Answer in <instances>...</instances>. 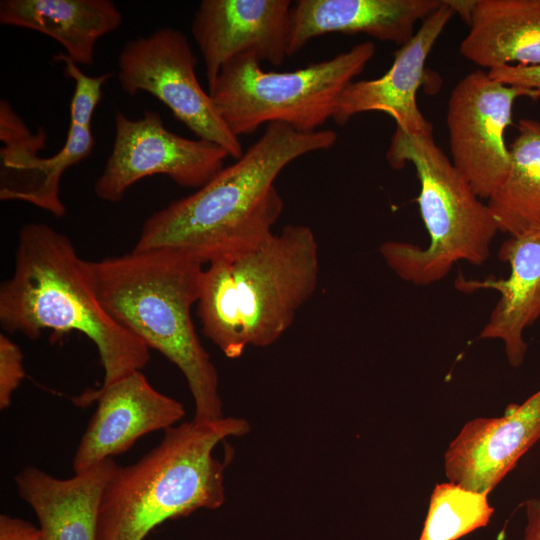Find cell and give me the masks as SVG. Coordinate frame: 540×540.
Masks as SVG:
<instances>
[{
    "mask_svg": "<svg viewBox=\"0 0 540 540\" xmlns=\"http://www.w3.org/2000/svg\"><path fill=\"white\" fill-rule=\"evenodd\" d=\"M54 61L62 62L66 77L74 82V93L70 102V121L92 127V119L102 96V88L113 76L108 72L98 76H89L78 67L65 53H58Z\"/></svg>",
    "mask_w": 540,
    "mask_h": 540,
    "instance_id": "cell-23",
    "label": "cell"
},
{
    "mask_svg": "<svg viewBox=\"0 0 540 540\" xmlns=\"http://www.w3.org/2000/svg\"><path fill=\"white\" fill-rule=\"evenodd\" d=\"M290 0H202L194 13L192 36L205 65L208 85L234 57L252 52L281 65L288 57Z\"/></svg>",
    "mask_w": 540,
    "mask_h": 540,
    "instance_id": "cell-12",
    "label": "cell"
},
{
    "mask_svg": "<svg viewBox=\"0 0 540 540\" xmlns=\"http://www.w3.org/2000/svg\"><path fill=\"white\" fill-rule=\"evenodd\" d=\"M441 5L442 0H299L290 11L287 53L333 32L364 33L401 47L415 34L417 21Z\"/></svg>",
    "mask_w": 540,
    "mask_h": 540,
    "instance_id": "cell-16",
    "label": "cell"
},
{
    "mask_svg": "<svg viewBox=\"0 0 540 540\" xmlns=\"http://www.w3.org/2000/svg\"><path fill=\"white\" fill-rule=\"evenodd\" d=\"M123 15L111 0H1L0 23L34 30L57 41L78 65H92L95 46Z\"/></svg>",
    "mask_w": 540,
    "mask_h": 540,
    "instance_id": "cell-18",
    "label": "cell"
},
{
    "mask_svg": "<svg viewBox=\"0 0 540 540\" xmlns=\"http://www.w3.org/2000/svg\"><path fill=\"white\" fill-rule=\"evenodd\" d=\"M227 157V151L213 142L170 131L156 111L145 110L139 119L118 111L112 151L94 192L103 201L117 203L133 184L157 174L197 190L224 167Z\"/></svg>",
    "mask_w": 540,
    "mask_h": 540,
    "instance_id": "cell-9",
    "label": "cell"
},
{
    "mask_svg": "<svg viewBox=\"0 0 540 540\" xmlns=\"http://www.w3.org/2000/svg\"><path fill=\"white\" fill-rule=\"evenodd\" d=\"M203 265L175 249H133L89 261V270L105 311L183 373L194 400L193 420L213 421L224 417L218 374L191 316Z\"/></svg>",
    "mask_w": 540,
    "mask_h": 540,
    "instance_id": "cell-3",
    "label": "cell"
},
{
    "mask_svg": "<svg viewBox=\"0 0 540 540\" xmlns=\"http://www.w3.org/2000/svg\"><path fill=\"white\" fill-rule=\"evenodd\" d=\"M319 246L310 227L287 225L255 247L203 270L197 301L204 335L239 358L275 343L318 287Z\"/></svg>",
    "mask_w": 540,
    "mask_h": 540,
    "instance_id": "cell-4",
    "label": "cell"
},
{
    "mask_svg": "<svg viewBox=\"0 0 540 540\" xmlns=\"http://www.w3.org/2000/svg\"><path fill=\"white\" fill-rule=\"evenodd\" d=\"M116 466L109 458L66 479L34 466L15 475L18 495L34 511L43 540H96L102 492Z\"/></svg>",
    "mask_w": 540,
    "mask_h": 540,
    "instance_id": "cell-17",
    "label": "cell"
},
{
    "mask_svg": "<svg viewBox=\"0 0 540 540\" xmlns=\"http://www.w3.org/2000/svg\"><path fill=\"white\" fill-rule=\"evenodd\" d=\"M197 58L179 29L161 27L128 40L118 56V80L130 96L147 92L162 102L199 139L243 155L242 145L221 117L196 74Z\"/></svg>",
    "mask_w": 540,
    "mask_h": 540,
    "instance_id": "cell-8",
    "label": "cell"
},
{
    "mask_svg": "<svg viewBox=\"0 0 540 540\" xmlns=\"http://www.w3.org/2000/svg\"><path fill=\"white\" fill-rule=\"evenodd\" d=\"M499 259L510 265L506 279L488 276L468 279L459 274L454 287L463 293L495 290L500 294L480 339H499L512 367L524 361L527 344L524 330L540 317V228L509 236L498 251Z\"/></svg>",
    "mask_w": 540,
    "mask_h": 540,
    "instance_id": "cell-15",
    "label": "cell"
},
{
    "mask_svg": "<svg viewBox=\"0 0 540 540\" xmlns=\"http://www.w3.org/2000/svg\"><path fill=\"white\" fill-rule=\"evenodd\" d=\"M460 53L482 67L540 65V0H474Z\"/></svg>",
    "mask_w": 540,
    "mask_h": 540,
    "instance_id": "cell-20",
    "label": "cell"
},
{
    "mask_svg": "<svg viewBox=\"0 0 540 540\" xmlns=\"http://www.w3.org/2000/svg\"><path fill=\"white\" fill-rule=\"evenodd\" d=\"M540 439V389L500 417L467 422L445 453L449 482L488 495Z\"/></svg>",
    "mask_w": 540,
    "mask_h": 540,
    "instance_id": "cell-13",
    "label": "cell"
},
{
    "mask_svg": "<svg viewBox=\"0 0 540 540\" xmlns=\"http://www.w3.org/2000/svg\"><path fill=\"white\" fill-rule=\"evenodd\" d=\"M336 141L331 129L300 132L282 123L267 124L234 163L148 217L133 249H175L209 264L255 247L274 233L282 213L283 200L274 185L280 173Z\"/></svg>",
    "mask_w": 540,
    "mask_h": 540,
    "instance_id": "cell-1",
    "label": "cell"
},
{
    "mask_svg": "<svg viewBox=\"0 0 540 540\" xmlns=\"http://www.w3.org/2000/svg\"><path fill=\"white\" fill-rule=\"evenodd\" d=\"M242 418L172 426L154 448L117 465L102 492L96 540H144L158 525L225 500L224 463L213 451L224 439L249 432Z\"/></svg>",
    "mask_w": 540,
    "mask_h": 540,
    "instance_id": "cell-5",
    "label": "cell"
},
{
    "mask_svg": "<svg viewBox=\"0 0 540 540\" xmlns=\"http://www.w3.org/2000/svg\"><path fill=\"white\" fill-rule=\"evenodd\" d=\"M394 169L411 163L420 183L417 202L430 242L420 247L388 241L380 254L402 280L426 286L443 279L458 261L482 265L498 232L488 208L473 192L433 134L395 130L386 152Z\"/></svg>",
    "mask_w": 540,
    "mask_h": 540,
    "instance_id": "cell-6",
    "label": "cell"
},
{
    "mask_svg": "<svg viewBox=\"0 0 540 540\" xmlns=\"http://www.w3.org/2000/svg\"><path fill=\"white\" fill-rule=\"evenodd\" d=\"M1 156L0 199L28 202L56 218L66 208L60 198V183L66 171L59 155L40 157L46 132L33 133L5 99L0 101Z\"/></svg>",
    "mask_w": 540,
    "mask_h": 540,
    "instance_id": "cell-19",
    "label": "cell"
},
{
    "mask_svg": "<svg viewBox=\"0 0 540 540\" xmlns=\"http://www.w3.org/2000/svg\"><path fill=\"white\" fill-rule=\"evenodd\" d=\"M0 540H43V536L40 528L31 522L1 514Z\"/></svg>",
    "mask_w": 540,
    "mask_h": 540,
    "instance_id": "cell-26",
    "label": "cell"
},
{
    "mask_svg": "<svg viewBox=\"0 0 540 540\" xmlns=\"http://www.w3.org/2000/svg\"><path fill=\"white\" fill-rule=\"evenodd\" d=\"M493 512L487 495L451 482L437 484L418 540H457L486 526Z\"/></svg>",
    "mask_w": 540,
    "mask_h": 540,
    "instance_id": "cell-22",
    "label": "cell"
},
{
    "mask_svg": "<svg viewBox=\"0 0 540 540\" xmlns=\"http://www.w3.org/2000/svg\"><path fill=\"white\" fill-rule=\"evenodd\" d=\"M93 401L98 405L75 451V473L126 452L140 437L165 431L185 415L183 404L156 390L141 370L73 399L78 406Z\"/></svg>",
    "mask_w": 540,
    "mask_h": 540,
    "instance_id": "cell-11",
    "label": "cell"
},
{
    "mask_svg": "<svg viewBox=\"0 0 540 540\" xmlns=\"http://www.w3.org/2000/svg\"><path fill=\"white\" fill-rule=\"evenodd\" d=\"M520 97L535 100L525 88L506 85L475 70L453 88L446 123L452 163L480 199H489L510 166L506 129Z\"/></svg>",
    "mask_w": 540,
    "mask_h": 540,
    "instance_id": "cell-10",
    "label": "cell"
},
{
    "mask_svg": "<svg viewBox=\"0 0 540 540\" xmlns=\"http://www.w3.org/2000/svg\"><path fill=\"white\" fill-rule=\"evenodd\" d=\"M25 377L23 353L5 333L0 334V409H7Z\"/></svg>",
    "mask_w": 540,
    "mask_h": 540,
    "instance_id": "cell-24",
    "label": "cell"
},
{
    "mask_svg": "<svg viewBox=\"0 0 540 540\" xmlns=\"http://www.w3.org/2000/svg\"><path fill=\"white\" fill-rule=\"evenodd\" d=\"M375 51V44L365 41L290 72H266L255 53H243L221 68L208 92L238 138L270 123L313 132L333 118L342 93Z\"/></svg>",
    "mask_w": 540,
    "mask_h": 540,
    "instance_id": "cell-7",
    "label": "cell"
},
{
    "mask_svg": "<svg viewBox=\"0 0 540 540\" xmlns=\"http://www.w3.org/2000/svg\"><path fill=\"white\" fill-rule=\"evenodd\" d=\"M527 524L524 540H540V499H530L525 502Z\"/></svg>",
    "mask_w": 540,
    "mask_h": 540,
    "instance_id": "cell-27",
    "label": "cell"
},
{
    "mask_svg": "<svg viewBox=\"0 0 540 540\" xmlns=\"http://www.w3.org/2000/svg\"><path fill=\"white\" fill-rule=\"evenodd\" d=\"M0 324L9 334L77 331L96 346L108 387L150 359L149 347L101 305L89 270L65 234L45 223L20 230L12 276L0 287Z\"/></svg>",
    "mask_w": 540,
    "mask_h": 540,
    "instance_id": "cell-2",
    "label": "cell"
},
{
    "mask_svg": "<svg viewBox=\"0 0 540 540\" xmlns=\"http://www.w3.org/2000/svg\"><path fill=\"white\" fill-rule=\"evenodd\" d=\"M487 72L490 77L501 83L530 90L535 100L540 98V65H506Z\"/></svg>",
    "mask_w": 540,
    "mask_h": 540,
    "instance_id": "cell-25",
    "label": "cell"
},
{
    "mask_svg": "<svg viewBox=\"0 0 540 540\" xmlns=\"http://www.w3.org/2000/svg\"><path fill=\"white\" fill-rule=\"evenodd\" d=\"M517 130L508 173L487 202L498 231L509 236L540 228V121L522 118Z\"/></svg>",
    "mask_w": 540,
    "mask_h": 540,
    "instance_id": "cell-21",
    "label": "cell"
},
{
    "mask_svg": "<svg viewBox=\"0 0 540 540\" xmlns=\"http://www.w3.org/2000/svg\"><path fill=\"white\" fill-rule=\"evenodd\" d=\"M454 11L442 5L427 16L413 37L394 54L389 70L379 78L353 81L342 93L334 121L345 125L364 112H383L394 119L396 128L409 134H433L432 124L417 105L426 59Z\"/></svg>",
    "mask_w": 540,
    "mask_h": 540,
    "instance_id": "cell-14",
    "label": "cell"
}]
</instances>
